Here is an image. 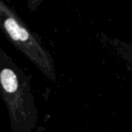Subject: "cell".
<instances>
[{
    "label": "cell",
    "mask_w": 132,
    "mask_h": 132,
    "mask_svg": "<svg viewBox=\"0 0 132 132\" xmlns=\"http://www.w3.org/2000/svg\"><path fill=\"white\" fill-rule=\"evenodd\" d=\"M111 45L121 59L132 67V42L113 39L111 41Z\"/></svg>",
    "instance_id": "cell-3"
},
{
    "label": "cell",
    "mask_w": 132,
    "mask_h": 132,
    "mask_svg": "<svg viewBox=\"0 0 132 132\" xmlns=\"http://www.w3.org/2000/svg\"><path fill=\"white\" fill-rule=\"evenodd\" d=\"M0 97L12 132H32L38 123V110L27 74L0 45Z\"/></svg>",
    "instance_id": "cell-1"
},
{
    "label": "cell",
    "mask_w": 132,
    "mask_h": 132,
    "mask_svg": "<svg viewBox=\"0 0 132 132\" xmlns=\"http://www.w3.org/2000/svg\"><path fill=\"white\" fill-rule=\"evenodd\" d=\"M0 29L49 81L57 80L54 60L37 34L33 32L7 4L0 0Z\"/></svg>",
    "instance_id": "cell-2"
}]
</instances>
